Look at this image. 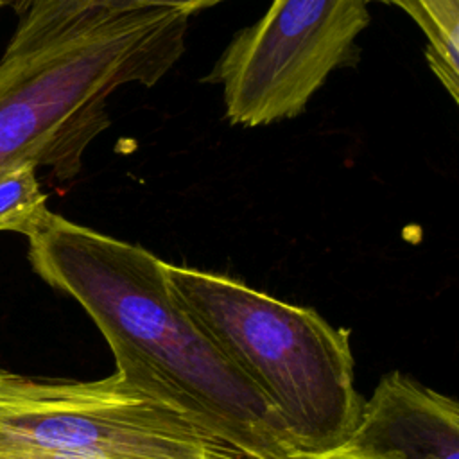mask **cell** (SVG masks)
<instances>
[{"label":"cell","instance_id":"obj_1","mask_svg":"<svg viewBox=\"0 0 459 459\" xmlns=\"http://www.w3.org/2000/svg\"><path fill=\"white\" fill-rule=\"evenodd\" d=\"M27 238L32 271L86 310L118 373L249 459L299 455L269 402L188 317L163 260L54 212Z\"/></svg>","mask_w":459,"mask_h":459},{"label":"cell","instance_id":"obj_2","mask_svg":"<svg viewBox=\"0 0 459 459\" xmlns=\"http://www.w3.org/2000/svg\"><path fill=\"white\" fill-rule=\"evenodd\" d=\"M18 23L0 57V172L82 169L109 127L108 97L156 84L183 56L188 16L170 9L109 13L77 0H5Z\"/></svg>","mask_w":459,"mask_h":459},{"label":"cell","instance_id":"obj_3","mask_svg":"<svg viewBox=\"0 0 459 459\" xmlns=\"http://www.w3.org/2000/svg\"><path fill=\"white\" fill-rule=\"evenodd\" d=\"M163 271L195 326L276 411L298 454L348 441L364 402L346 330L222 274L167 262Z\"/></svg>","mask_w":459,"mask_h":459},{"label":"cell","instance_id":"obj_4","mask_svg":"<svg viewBox=\"0 0 459 459\" xmlns=\"http://www.w3.org/2000/svg\"><path fill=\"white\" fill-rule=\"evenodd\" d=\"M0 446L102 459H249L118 371L86 382L0 366Z\"/></svg>","mask_w":459,"mask_h":459},{"label":"cell","instance_id":"obj_5","mask_svg":"<svg viewBox=\"0 0 459 459\" xmlns=\"http://www.w3.org/2000/svg\"><path fill=\"white\" fill-rule=\"evenodd\" d=\"M368 23L366 0H273L233 36L204 81L222 86L235 126L294 118L333 70L359 59L355 39Z\"/></svg>","mask_w":459,"mask_h":459},{"label":"cell","instance_id":"obj_6","mask_svg":"<svg viewBox=\"0 0 459 459\" xmlns=\"http://www.w3.org/2000/svg\"><path fill=\"white\" fill-rule=\"evenodd\" d=\"M366 459H459L457 403L412 378L385 375L339 448Z\"/></svg>","mask_w":459,"mask_h":459},{"label":"cell","instance_id":"obj_7","mask_svg":"<svg viewBox=\"0 0 459 459\" xmlns=\"http://www.w3.org/2000/svg\"><path fill=\"white\" fill-rule=\"evenodd\" d=\"M405 11L427 38L425 59L454 102L459 100V0H366Z\"/></svg>","mask_w":459,"mask_h":459},{"label":"cell","instance_id":"obj_8","mask_svg":"<svg viewBox=\"0 0 459 459\" xmlns=\"http://www.w3.org/2000/svg\"><path fill=\"white\" fill-rule=\"evenodd\" d=\"M48 212L34 165L25 163L0 172V231L29 237Z\"/></svg>","mask_w":459,"mask_h":459},{"label":"cell","instance_id":"obj_9","mask_svg":"<svg viewBox=\"0 0 459 459\" xmlns=\"http://www.w3.org/2000/svg\"><path fill=\"white\" fill-rule=\"evenodd\" d=\"M86 7H97L109 13L170 9L186 14L188 18L199 11L215 7L226 0H77Z\"/></svg>","mask_w":459,"mask_h":459},{"label":"cell","instance_id":"obj_10","mask_svg":"<svg viewBox=\"0 0 459 459\" xmlns=\"http://www.w3.org/2000/svg\"><path fill=\"white\" fill-rule=\"evenodd\" d=\"M0 459H102V457L32 448V446H0Z\"/></svg>","mask_w":459,"mask_h":459},{"label":"cell","instance_id":"obj_11","mask_svg":"<svg viewBox=\"0 0 459 459\" xmlns=\"http://www.w3.org/2000/svg\"><path fill=\"white\" fill-rule=\"evenodd\" d=\"M296 459H366V457H359V455H351V454L342 452V450H335V452L321 454V455H303V454H299Z\"/></svg>","mask_w":459,"mask_h":459},{"label":"cell","instance_id":"obj_12","mask_svg":"<svg viewBox=\"0 0 459 459\" xmlns=\"http://www.w3.org/2000/svg\"><path fill=\"white\" fill-rule=\"evenodd\" d=\"M5 5V0H0V7H4Z\"/></svg>","mask_w":459,"mask_h":459}]
</instances>
